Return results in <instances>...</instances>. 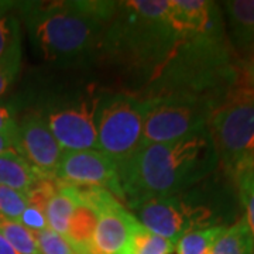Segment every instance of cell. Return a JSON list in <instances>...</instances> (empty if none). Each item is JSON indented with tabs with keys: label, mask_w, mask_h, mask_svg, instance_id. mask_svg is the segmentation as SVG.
<instances>
[{
	"label": "cell",
	"mask_w": 254,
	"mask_h": 254,
	"mask_svg": "<svg viewBox=\"0 0 254 254\" xmlns=\"http://www.w3.org/2000/svg\"><path fill=\"white\" fill-rule=\"evenodd\" d=\"M181 36L174 0L118 1L102 37L98 60L145 88L170 60Z\"/></svg>",
	"instance_id": "6da1fadb"
},
{
	"label": "cell",
	"mask_w": 254,
	"mask_h": 254,
	"mask_svg": "<svg viewBox=\"0 0 254 254\" xmlns=\"http://www.w3.org/2000/svg\"><path fill=\"white\" fill-rule=\"evenodd\" d=\"M116 7L118 1L103 0L17 1L20 21L36 51L61 66L98 60L102 37Z\"/></svg>",
	"instance_id": "7a4b0ae2"
},
{
	"label": "cell",
	"mask_w": 254,
	"mask_h": 254,
	"mask_svg": "<svg viewBox=\"0 0 254 254\" xmlns=\"http://www.w3.org/2000/svg\"><path fill=\"white\" fill-rule=\"evenodd\" d=\"M218 170L208 128L171 143L141 145L119 171L125 205L182 193Z\"/></svg>",
	"instance_id": "3957f363"
},
{
	"label": "cell",
	"mask_w": 254,
	"mask_h": 254,
	"mask_svg": "<svg viewBox=\"0 0 254 254\" xmlns=\"http://www.w3.org/2000/svg\"><path fill=\"white\" fill-rule=\"evenodd\" d=\"M239 64L226 34H182L161 71L137 93L144 98L192 100L215 109L239 85Z\"/></svg>",
	"instance_id": "277c9868"
},
{
	"label": "cell",
	"mask_w": 254,
	"mask_h": 254,
	"mask_svg": "<svg viewBox=\"0 0 254 254\" xmlns=\"http://www.w3.org/2000/svg\"><path fill=\"white\" fill-rule=\"evenodd\" d=\"M236 202L235 184L220 171L182 193L143 200L128 210L145 229L177 243L190 230L235 223Z\"/></svg>",
	"instance_id": "5b68a950"
},
{
	"label": "cell",
	"mask_w": 254,
	"mask_h": 254,
	"mask_svg": "<svg viewBox=\"0 0 254 254\" xmlns=\"http://www.w3.org/2000/svg\"><path fill=\"white\" fill-rule=\"evenodd\" d=\"M208 130L219 170L230 181L254 168V89L236 85L210 112Z\"/></svg>",
	"instance_id": "8992f818"
},
{
	"label": "cell",
	"mask_w": 254,
	"mask_h": 254,
	"mask_svg": "<svg viewBox=\"0 0 254 254\" xmlns=\"http://www.w3.org/2000/svg\"><path fill=\"white\" fill-rule=\"evenodd\" d=\"M150 100L137 92L102 91L96 110L98 150L120 171L141 147Z\"/></svg>",
	"instance_id": "52a82bcc"
},
{
	"label": "cell",
	"mask_w": 254,
	"mask_h": 254,
	"mask_svg": "<svg viewBox=\"0 0 254 254\" xmlns=\"http://www.w3.org/2000/svg\"><path fill=\"white\" fill-rule=\"evenodd\" d=\"M100 95L95 85H86L50 93L37 108L64 151L98 150L96 110Z\"/></svg>",
	"instance_id": "ba28073f"
},
{
	"label": "cell",
	"mask_w": 254,
	"mask_h": 254,
	"mask_svg": "<svg viewBox=\"0 0 254 254\" xmlns=\"http://www.w3.org/2000/svg\"><path fill=\"white\" fill-rule=\"evenodd\" d=\"M141 145L171 143L208 128L212 108L203 103L177 98H147Z\"/></svg>",
	"instance_id": "9c48e42d"
},
{
	"label": "cell",
	"mask_w": 254,
	"mask_h": 254,
	"mask_svg": "<svg viewBox=\"0 0 254 254\" xmlns=\"http://www.w3.org/2000/svg\"><path fill=\"white\" fill-rule=\"evenodd\" d=\"M76 188V187H75ZM79 198L93 208L98 216L89 254H122L140 222L127 206L100 188H78Z\"/></svg>",
	"instance_id": "30bf717a"
},
{
	"label": "cell",
	"mask_w": 254,
	"mask_h": 254,
	"mask_svg": "<svg viewBox=\"0 0 254 254\" xmlns=\"http://www.w3.org/2000/svg\"><path fill=\"white\" fill-rule=\"evenodd\" d=\"M54 180L76 188L109 190L125 203L118 167L110 157L99 150L64 151Z\"/></svg>",
	"instance_id": "8fae6325"
},
{
	"label": "cell",
	"mask_w": 254,
	"mask_h": 254,
	"mask_svg": "<svg viewBox=\"0 0 254 254\" xmlns=\"http://www.w3.org/2000/svg\"><path fill=\"white\" fill-rule=\"evenodd\" d=\"M17 153L43 178H54L64 150L37 109L18 118Z\"/></svg>",
	"instance_id": "7c38bea8"
},
{
	"label": "cell",
	"mask_w": 254,
	"mask_h": 254,
	"mask_svg": "<svg viewBox=\"0 0 254 254\" xmlns=\"http://www.w3.org/2000/svg\"><path fill=\"white\" fill-rule=\"evenodd\" d=\"M226 36L239 60L254 51V0L220 3Z\"/></svg>",
	"instance_id": "4fadbf2b"
},
{
	"label": "cell",
	"mask_w": 254,
	"mask_h": 254,
	"mask_svg": "<svg viewBox=\"0 0 254 254\" xmlns=\"http://www.w3.org/2000/svg\"><path fill=\"white\" fill-rule=\"evenodd\" d=\"M44 180L16 150L0 155V187L28 193Z\"/></svg>",
	"instance_id": "5bb4252c"
},
{
	"label": "cell",
	"mask_w": 254,
	"mask_h": 254,
	"mask_svg": "<svg viewBox=\"0 0 254 254\" xmlns=\"http://www.w3.org/2000/svg\"><path fill=\"white\" fill-rule=\"evenodd\" d=\"M78 202H79L78 190L75 187L58 182V188L55 190L44 209L48 229L65 236L71 216Z\"/></svg>",
	"instance_id": "9a60e30c"
},
{
	"label": "cell",
	"mask_w": 254,
	"mask_h": 254,
	"mask_svg": "<svg viewBox=\"0 0 254 254\" xmlns=\"http://www.w3.org/2000/svg\"><path fill=\"white\" fill-rule=\"evenodd\" d=\"M96 223H98L96 212L92 206H89L86 202H83L79 198V202L73 210L66 233H65L66 240L71 243L78 254H89L93 235L96 230Z\"/></svg>",
	"instance_id": "2e32d148"
},
{
	"label": "cell",
	"mask_w": 254,
	"mask_h": 254,
	"mask_svg": "<svg viewBox=\"0 0 254 254\" xmlns=\"http://www.w3.org/2000/svg\"><path fill=\"white\" fill-rule=\"evenodd\" d=\"M17 51H21L17 1H0V61Z\"/></svg>",
	"instance_id": "e0dca14e"
},
{
	"label": "cell",
	"mask_w": 254,
	"mask_h": 254,
	"mask_svg": "<svg viewBox=\"0 0 254 254\" xmlns=\"http://www.w3.org/2000/svg\"><path fill=\"white\" fill-rule=\"evenodd\" d=\"M210 254H254V239L243 216L225 229Z\"/></svg>",
	"instance_id": "ac0fdd59"
},
{
	"label": "cell",
	"mask_w": 254,
	"mask_h": 254,
	"mask_svg": "<svg viewBox=\"0 0 254 254\" xmlns=\"http://www.w3.org/2000/svg\"><path fill=\"white\" fill-rule=\"evenodd\" d=\"M175 243L158 236L141 223L134 229L122 254H174Z\"/></svg>",
	"instance_id": "d6986e66"
},
{
	"label": "cell",
	"mask_w": 254,
	"mask_h": 254,
	"mask_svg": "<svg viewBox=\"0 0 254 254\" xmlns=\"http://www.w3.org/2000/svg\"><path fill=\"white\" fill-rule=\"evenodd\" d=\"M226 227L212 226L190 230L177 240L174 254H210L216 240Z\"/></svg>",
	"instance_id": "ffe728a7"
},
{
	"label": "cell",
	"mask_w": 254,
	"mask_h": 254,
	"mask_svg": "<svg viewBox=\"0 0 254 254\" xmlns=\"http://www.w3.org/2000/svg\"><path fill=\"white\" fill-rule=\"evenodd\" d=\"M0 233L17 254H41L34 233L21 223L0 218Z\"/></svg>",
	"instance_id": "44dd1931"
},
{
	"label": "cell",
	"mask_w": 254,
	"mask_h": 254,
	"mask_svg": "<svg viewBox=\"0 0 254 254\" xmlns=\"http://www.w3.org/2000/svg\"><path fill=\"white\" fill-rule=\"evenodd\" d=\"M27 193L0 187V218L18 222L28 206Z\"/></svg>",
	"instance_id": "7402d4cb"
},
{
	"label": "cell",
	"mask_w": 254,
	"mask_h": 254,
	"mask_svg": "<svg viewBox=\"0 0 254 254\" xmlns=\"http://www.w3.org/2000/svg\"><path fill=\"white\" fill-rule=\"evenodd\" d=\"M237 190V198L245 210V218L247 226L254 239V168L240 175L235 182Z\"/></svg>",
	"instance_id": "603a6c76"
},
{
	"label": "cell",
	"mask_w": 254,
	"mask_h": 254,
	"mask_svg": "<svg viewBox=\"0 0 254 254\" xmlns=\"http://www.w3.org/2000/svg\"><path fill=\"white\" fill-rule=\"evenodd\" d=\"M34 236L41 254H78L66 237L51 229L36 232Z\"/></svg>",
	"instance_id": "cb8c5ba5"
},
{
	"label": "cell",
	"mask_w": 254,
	"mask_h": 254,
	"mask_svg": "<svg viewBox=\"0 0 254 254\" xmlns=\"http://www.w3.org/2000/svg\"><path fill=\"white\" fill-rule=\"evenodd\" d=\"M21 57L23 50L0 61V99L3 98V95H6V92L9 91L11 85L17 79L21 68Z\"/></svg>",
	"instance_id": "d4e9b609"
},
{
	"label": "cell",
	"mask_w": 254,
	"mask_h": 254,
	"mask_svg": "<svg viewBox=\"0 0 254 254\" xmlns=\"http://www.w3.org/2000/svg\"><path fill=\"white\" fill-rule=\"evenodd\" d=\"M17 108L9 100L0 99V134L17 137Z\"/></svg>",
	"instance_id": "484cf974"
},
{
	"label": "cell",
	"mask_w": 254,
	"mask_h": 254,
	"mask_svg": "<svg viewBox=\"0 0 254 254\" xmlns=\"http://www.w3.org/2000/svg\"><path fill=\"white\" fill-rule=\"evenodd\" d=\"M18 223H21L23 226L27 227L28 230H31L33 233L48 229L44 210L36 206V205H30V203H28L27 209L24 210V213L21 215Z\"/></svg>",
	"instance_id": "4316f807"
},
{
	"label": "cell",
	"mask_w": 254,
	"mask_h": 254,
	"mask_svg": "<svg viewBox=\"0 0 254 254\" xmlns=\"http://www.w3.org/2000/svg\"><path fill=\"white\" fill-rule=\"evenodd\" d=\"M239 85L254 89V51L242 58L239 64Z\"/></svg>",
	"instance_id": "83f0119b"
},
{
	"label": "cell",
	"mask_w": 254,
	"mask_h": 254,
	"mask_svg": "<svg viewBox=\"0 0 254 254\" xmlns=\"http://www.w3.org/2000/svg\"><path fill=\"white\" fill-rule=\"evenodd\" d=\"M11 150L17 151V137L0 134V155Z\"/></svg>",
	"instance_id": "f1b7e54d"
},
{
	"label": "cell",
	"mask_w": 254,
	"mask_h": 254,
	"mask_svg": "<svg viewBox=\"0 0 254 254\" xmlns=\"http://www.w3.org/2000/svg\"><path fill=\"white\" fill-rule=\"evenodd\" d=\"M0 254H17L1 233H0Z\"/></svg>",
	"instance_id": "f546056e"
}]
</instances>
